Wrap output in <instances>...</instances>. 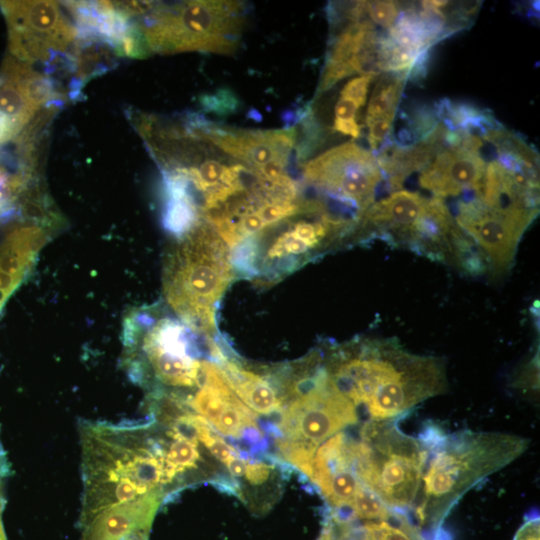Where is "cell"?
<instances>
[{"label":"cell","mask_w":540,"mask_h":540,"mask_svg":"<svg viewBox=\"0 0 540 540\" xmlns=\"http://www.w3.org/2000/svg\"><path fill=\"white\" fill-rule=\"evenodd\" d=\"M357 421L355 405L334 388L327 372L317 387L288 404L282 412L280 429L286 438L318 448Z\"/></svg>","instance_id":"obj_10"},{"label":"cell","mask_w":540,"mask_h":540,"mask_svg":"<svg viewBox=\"0 0 540 540\" xmlns=\"http://www.w3.org/2000/svg\"><path fill=\"white\" fill-rule=\"evenodd\" d=\"M353 227L351 220L335 217L324 207L313 219L289 222L278 231L268 228L236 248L232 261L250 277L270 282L301 266Z\"/></svg>","instance_id":"obj_6"},{"label":"cell","mask_w":540,"mask_h":540,"mask_svg":"<svg viewBox=\"0 0 540 540\" xmlns=\"http://www.w3.org/2000/svg\"><path fill=\"white\" fill-rule=\"evenodd\" d=\"M137 24L150 52L231 53L237 46L242 11L241 5L232 1L153 4Z\"/></svg>","instance_id":"obj_5"},{"label":"cell","mask_w":540,"mask_h":540,"mask_svg":"<svg viewBox=\"0 0 540 540\" xmlns=\"http://www.w3.org/2000/svg\"><path fill=\"white\" fill-rule=\"evenodd\" d=\"M350 506L360 519L387 521L392 517L391 510L363 483L357 489Z\"/></svg>","instance_id":"obj_21"},{"label":"cell","mask_w":540,"mask_h":540,"mask_svg":"<svg viewBox=\"0 0 540 540\" xmlns=\"http://www.w3.org/2000/svg\"><path fill=\"white\" fill-rule=\"evenodd\" d=\"M127 345L141 348L147 367L159 382L173 387L199 385L201 361L197 358L198 351L189 327L179 321L160 318L145 330L141 344L129 342Z\"/></svg>","instance_id":"obj_11"},{"label":"cell","mask_w":540,"mask_h":540,"mask_svg":"<svg viewBox=\"0 0 540 540\" xmlns=\"http://www.w3.org/2000/svg\"><path fill=\"white\" fill-rule=\"evenodd\" d=\"M0 540H7L1 518H0Z\"/></svg>","instance_id":"obj_32"},{"label":"cell","mask_w":540,"mask_h":540,"mask_svg":"<svg viewBox=\"0 0 540 540\" xmlns=\"http://www.w3.org/2000/svg\"><path fill=\"white\" fill-rule=\"evenodd\" d=\"M537 214L538 210L491 209L474 196L459 202L454 220L482 251L489 268L503 273L510 268L520 239Z\"/></svg>","instance_id":"obj_9"},{"label":"cell","mask_w":540,"mask_h":540,"mask_svg":"<svg viewBox=\"0 0 540 540\" xmlns=\"http://www.w3.org/2000/svg\"><path fill=\"white\" fill-rule=\"evenodd\" d=\"M231 390L252 411L268 415L282 407L270 379L225 358L217 364Z\"/></svg>","instance_id":"obj_17"},{"label":"cell","mask_w":540,"mask_h":540,"mask_svg":"<svg viewBox=\"0 0 540 540\" xmlns=\"http://www.w3.org/2000/svg\"><path fill=\"white\" fill-rule=\"evenodd\" d=\"M408 73L385 72L377 81L370 97L365 122L394 117L401 99Z\"/></svg>","instance_id":"obj_18"},{"label":"cell","mask_w":540,"mask_h":540,"mask_svg":"<svg viewBox=\"0 0 540 540\" xmlns=\"http://www.w3.org/2000/svg\"><path fill=\"white\" fill-rule=\"evenodd\" d=\"M432 432L433 439H422L430 459L415 514L421 527L436 531L466 492L521 456L529 440L500 432L461 431L448 436Z\"/></svg>","instance_id":"obj_2"},{"label":"cell","mask_w":540,"mask_h":540,"mask_svg":"<svg viewBox=\"0 0 540 540\" xmlns=\"http://www.w3.org/2000/svg\"><path fill=\"white\" fill-rule=\"evenodd\" d=\"M233 276L230 248L200 219L179 236L166 261L165 297L189 328L212 338L217 305Z\"/></svg>","instance_id":"obj_3"},{"label":"cell","mask_w":540,"mask_h":540,"mask_svg":"<svg viewBox=\"0 0 540 540\" xmlns=\"http://www.w3.org/2000/svg\"><path fill=\"white\" fill-rule=\"evenodd\" d=\"M333 129L336 132L351 136L355 139L360 137L361 127L357 120H334Z\"/></svg>","instance_id":"obj_30"},{"label":"cell","mask_w":540,"mask_h":540,"mask_svg":"<svg viewBox=\"0 0 540 540\" xmlns=\"http://www.w3.org/2000/svg\"><path fill=\"white\" fill-rule=\"evenodd\" d=\"M380 36L367 19L352 21L336 37L319 83L322 93L353 74H378Z\"/></svg>","instance_id":"obj_13"},{"label":"cell","mask_w":540,"mask_h":540,"mask_svg":"<svg viewBox=\"0 0 540 540\" xmlns=\"http://www.w3.org/2000/svg\"><path fill=\"white\" fill-rule=\"evenodd\" d=\"M482 147L477 138L469 135H464L458 145L446 144L421 170L419 185L440 199L476 191L487 165Z\"/></svg>","instance_id":"obj_12"},{"label":"cell","mask_w":540,"mask_h":540,"mask_svg":"<svg viewBox=\"0 0 540 540\" xmlns=\"http://www.w3.org/2000/svg\"><path fill=\"white\" fill-rule=\"evenodd\" d=\"M447 129L445 124L439 123L424 139L412 145L391 143L380 151L376 159L390 189L399 190L409 175L430 163L446 145Z\"/></svg>","instance_id":"obj_16"},{"label":"cell","mask_w":540,"mask_h":540,"mask_svg":"<svg viewBox=\"0 0 540 540\" xmlns=\"http://www.w3.org/2000/svg\"><path fill=\"white\" fill-rule=\"evenodd\" d=\"M326 369L334 388L373 421H388L446 389L439 358L404 350L392 339L366 340L339 349Z\"/></svg>","instance_id":"obj_1"},{"label":"cell","mask_w":540,"mask_h":540,"mask_svg":"<svg viewBox=\"0 0 540 540\" xmlns=\"http://www.w3.org/2000/svg\"><path fill=\"white\" fill-rule=\"evenodd\" d=\"M359 108L355 102L340 97L334 108V120H355Z\"/></svg>","instance_id":"obj_28"},{"label":"cell","mask_w":540,"mask_h":540,"mask_svg":"<svg viewBox=\"0 0 540 540\" xmlns=\"http://www.w3.org/2000/svg\"><path fill=\"white\" fill-rule=\"evenodd\" d=\"M203 444L210 450V452L221 462L227 463L233 456V451H235L231 446H229L221 438L210 435L206 438Z\"/></svg>","instance_id":"obj_26"},{"label":"cell","mask_w":540,"mask_h":540,"mask_svg":"<svg viewBox=\"0 0 540 540\" xmlns=\"http://www.w3.org/2000/svg\"><path fill=\"white\" fill-rule=\"evenodd\" d=\"M402 9L403 5L398 1H364L365 15L369 16V21L383 28L390 29L397 21Z\"/></svg>","instance_id":"obj_22"},{"label":"cell","mask_w":540,"mask_h":540,"mask_svg":"<svg viewBox=\"0 0 540 540\" xmlns=\"http://www.w3.org/2000/svg\"><path fill=\"white\" fill-rule=\"evenodd\" d=\"M407 527H396L387 521H376L367 523L364 528L372 540H420L416 536V531Z\"/></svg>","instance_id":"obj_23"},{"label":"cell","mask_w":540,"mask_h":540,"mask_svg":"<svg viewBox=\"0 0 540 540\" xmlns=\"http://www.w3.org/2000/svg\"><path fill=\"white\" fill-rule=\"evenodd\" d=\"M226 154L254 169L272 160L287 161L295 142V130L225 131L203 129L195 132Z\"/></svg>","instance_id":"obj_14"},{"label":"cell","mask_w":540,"mask_h":540,"mask_svg":"<svg viewBox=\"0 0 540 540\" xmlns=\"http://www.w3.org/2000/svg\"><path fill=\"white\" fill-rule=\"evenodd\" d=\"M539 517L527 519L516 532L513 540H539Z\"/></svg>","instance_id":"obj_29"},{"label":"cell","mask_w":540,"mask_h":540,"mask_svg":"<svg viewBox=\"0 0 540 540\" xmlns=\"http://www.w3.org/2000/svg\"><path fill=\"white\" fill-rule=\"evenodd\" d=\"M360 484L354 467H346L331 476L323 495L335 508L350 505Z\"/></svg>","instance_id":"obj_19"},{"label":"cell","mask_w":540,"mask_h":540,"mask_svg":"<svg viewBox=\"0 0 540 540\" xmlns=\"http://www.w3.org/2000/svg\"><path fill=\"white\" fill-rule=\"evenodd\" d=\"M377 74H362L349 80L341 90L340 97L355 102L359 107L363 106L367 99L370 83Z\"/></svg>","instance_id":"obj_24"},{"label":"cell","mask_w":540,"mask_h":540,"mask_svg":"<svg viewBox=\"0 0 540 540\" xmlns=\"http://www.w3.org/2000/svg\"><path fill=\"white\" fill-rule=\"evenodd\" d=\"M246 462L240 457L233 456L227 463L229 472L235 477H241L245 474Z\"/></svg>","instance_id":"obj_31"},{"label":"cell","mask_w":540,"mask_h":540,"mask_svg":"<svg viewBox=\"0 0 540 540\" xmlns=\"http://www.w3.org/2000/svg\"><path fill=\"white\" fill-rule=\"evenodd\" d=\"M251 424H255L253 412L236 397L225 408L213 426L225 436L240 438L243 429Z\"/></svg>","instance_id":"obj_20"},{"label":"cell","mask_w":540,"mask_h":540,"mask_svg":"<svg viewBox=\"0 0 540 540\" xmlns=\"http://www.w3.org/2000/svg\"><path fill=\"white\" fill-rule=\"evenodd\" d=\"M310 185L344 205L357 209L359 217L374 203L384 177L376 156L354 142L333 147L303 166Z\"/></svg>","instance_id":"obj_7"},{"label":"cell","mask_w":540,"mask_h":540,"mask_svg":"<svg viewBox=\"0 0 540 540\" xmlns=\"http://www.w3.org/2000/svg\"><path fill=\"white\" fill-rule=\"evenodd\" d=\"M272 467L262 462H246L244 476L252 484H261L265 482L271 473Z\"/></svg>","instance_id":"obj_27"},{"label":"cell","mask_w":540,"mask_h":540,"mask_svg":"<svg viewBox=\"0 0 540 540\" xmlns=\"http://www.w3.org/2000/svg\"><path fill=\"white\" fill-rule=\"evenodd\" d=\"M430 198L418 192L397 190L374 202L359 217L363 228L370 227L393 243L406 242L407 236L424 214Z\"/></svg>","instance_id":"obj_15"},{"label":"cell","mask_w":540,"mask_h":540,"mask_svg":"<svg viewBox=\"0 0 540 540\" xmlns=\"http://www.w3.org/2000/svg\"><path fill=\"white\" fill-rule=\"evenodd\" d=\"M9 26L10 48L20 61H50L78 41V30L55 1L0 2Z\"/></svg>","instance_id":"obj_8"},{"label":"cell","mask_w":540,"mask_h":540,"mask_svg":"<svg viewBox=\"0 0 540 540\" xmlns=\"http://www.w3.org/2000/svg\"><path fill=\"white\" fill-rule=\"evenodd\" d=\"M361 441L352 442L354 467L361 483L390 509L411 507L421 486L428 452L392 420L363 425Z\"/></svg>","instance_id":"obj_4"},{"label":"cell","mask_w":540,"mask_h":540,"mask_svg":"<svg viewBox=\"0 0 540 540\" xmlns=\"http://www.w3.org/2000/svg\"><path fill=\"white\" fill-rule=\"evenodd\" d=\"M394 117H386L374 120L367 124L368 128V143L373 151H377L392 129Z\"/></svg>","instance_id":"obj_25"}]
</instances>
